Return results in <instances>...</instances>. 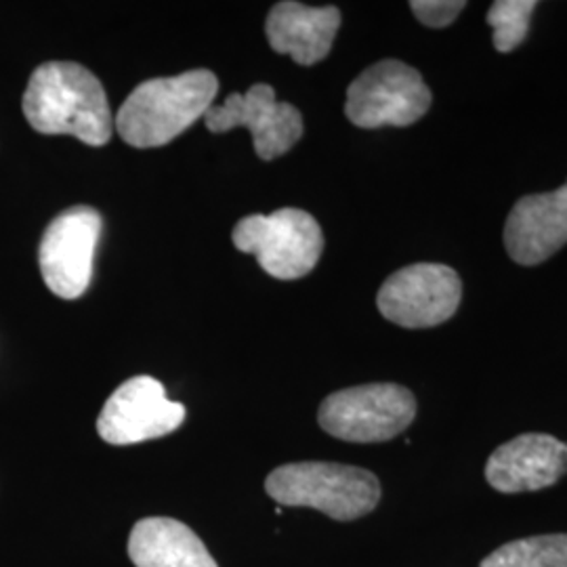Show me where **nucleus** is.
Wrapping results in <instances>:
<instances>
[{
  "label": "nucleus",
  "instance_id": "f257e3e1",
  "mask_svg": "<svg viewBox=\"0 0 567 567\" xmlns=\"http://www.w3.org/2000/svg\"><path fill=\"white\" fill-rule=\"evenodd\" d=\"M23 116L42 135H72L102 147L114 122L100 79L74 61L42 63L23 93Z\"/></svg>",
  "mask_w": 567,
  "mask_h": 567
},
{
  "label": "nucleus",
  "instance_id": "f03ea898",
  "mask_svg": "<svg viewBox=\"0 0 567 567\" xmlns=\"http://www.w3.org/2000/svg\"><path fill=\"white\" fill-rule=\"evenodd\" d=\"M217 91L219 81L210 70L142 82L118 110V135L140 150L163 147L203 118Z\"/></svg>",
  "mask_w": 567,
  "mask_h": 567
},
{
  "label": "nucleus",
  "instance_id": "7ed1b4c3",
  "mask_svg": "<svg viewBox=\"0 0 567 567\" xmlns=\"http://www.w3.org/2000/svg\"><path fill=\"white\" fill-rule=\"evenodd\" d=\"M265 492L284 507H311L337 522L372 513L381 501L379 477L339 463H290L269 473Z\"/></svg>",
  "mask_w": 567,
  "mask_h": 567
},
{
  "label": "nucleus",
  "instance_id": "20e7f679",
  "mask_svg": "<svg viewBox=\"0 0 567 567\" xmlns=\"http://www.w3.org/2000/svg\"><path fill=\"white\" fill-rule=\"evenodd\" d=\"M234 246L255 255L261 269L278 280H299L322 257L324 234L301 208H280L271 215H250L234 227Z\"/></svg>",
  "mask_w": 567,
  "mask_h": 567
},
{
  "label": "nucleus",
  "instance_id": "39448f33",
  "mask_svg": "<svg viewBox=\"0 0 567 567\" xmlns=\"http://www.w3.org/2000/svg\"><path fill=\"white\" fill-rule=\"evenodd\" d=\"M416 416V398L395 383L351 386L328 395L318 421L328 435L351 444H379L398 437Z\"/></svg>",
  "mask_w": 567,
  "mask_h": 567
},
{
  "label": "nucleus",
  "instance_id": "423d86ee",
  "mask_svg": "<svg viewBox=\"0 0 567 567\" xmlns=\"http://www.w3.org/2000/svg\"><path fill=\"white\" fill-rule=\"evenodd\" d=\"M431 102L419 70L404 61L383 60L349 84L344 114L360 128L410 126L425 116Z\"/></svg>",
  "mask_w": 567,
  "mask_h": 567
},
{
  "label": "nucleus",
  "instance_id": "0eeeda50",
  "mask_svg": "<svg viewBox=\"0 0 567 567\" xmlns=\"http://www.w3.org/2000/svg\"><path fill=\"white\" fill-rule=\"evenodd\" d=\"M102 227V215L91 206H72L47 227L39 265L44 284L60 299L70 301L86 292Z\"/></svg>",
  "mask_w": 567,
  "mask_h": 567
},
{
  "label": "nucleus",
  "instance_id": "6e6552de",
  "mask_svg": "<svg viewBox=\"0 0 567 567\" xmlns=\"http://www.w3.org/2000/svg\"><path fill=\"white\" fill-rule=\"evenodd\" d=\"M463 299L458 274L440 264L408 265L386 278L377 295L379 311L402 328L444 324Z\"/></svg>",
  "mask_w": 567,
  "mask_h": 567
},
{
  "label": "nucleus",
  "instance_id": "1a4fd4ad",
  "mask_svg": "<svg viewBox=\"0 0 567 567\" xmlns=\"http://www.w3.org/2000/svg\"><path fill=\"white\" fill-rule=\"evenodd\" d=\"M204 122L210 133L248 128L261 161L284 156L303 137L301 112L290 103L278 102L276 91L264 82L252 84L244 95L231 93L221 105H213L204 114Z\"/></svg>",
  "mask_w": 567,
  "mask_h": 567
},
{
  "label": "nucleus",
  "instance_id": "9d476101",
  "mask_svg": "<svg viewBox=\"0 0 567 567\" xmlns=\"http://www.w3.org/2000/svg\"><path fill=\"white\" fill-rule=\"evenodd\" d=\"M185 408L166 398L163 383L152 377H135L122 383L103 405L97 431L112 446H133L177 431Z\"/></svg>",
  "mask_w": 567,
  "mask_h": 567
},
{
  "label": "nucleus",
  "instance_id": "9b49d317",
  "mask_svg": "<svg viewBox=\"0 0 567 567\" xmlns=\"http://www.w3.org/2000/svg\"><path fill=\"white\" fill-rule=\"evenodd\" d=\"M567 473V444L547 433H524L496 447L487 458L486 480L503 494L555 486Z\"/></svg>",
  "mask_w": 567,
  "mask_h": 567
},
{
  "label": "nucleus",
  "instance_id": "f8f14e48",
  "mask_svg": "<svg viewBox=\"0 0 567 567\" xmlns=\"http://www.w3.org/2000/svg\"><path fill=\"white\" fill-rule=\"evenodd\" d=\"M567 244V182L548 194H532L513 206L505 225L508 257L540 265Z\"/></svg>",
  "mask_w": 567,
  "mask_h": 567
},
{
  "label": "nucleus",
  "instance_id": "ddd939ff",
  "mask_svg": "<svg viewBox=\"0 0 567 567\" xmlns=\"http://www.w3.org/2000/svg\"><path fill=\"white\" fill-rule=\"evenodd\" d=\"M341 25L337 7H307L301 2H278L265 21V34L271 49L290 55L301 65L324 60Z\"/></svg>",
  "mask_w": 567,
  "mask_h": 567
},
{
  "label": "nucleus",
  "instance_id": "4468645a",
  "mask_svg": "<svg viewBox=\"0 0 567 567\" xmlns=\"http://www.w3.org/2000/svg\"><path fill=\"white\" fill-rule=\"evenodd\" d=\"M128 557L135 567H217L198 534L171 517L137 522L128 538Z\"/></svg>",
  "mask_w": 567,
  "mask_h": 567
},
{
  "label": "nucleus",
  "instance_id": "2eb2a0df",
  "mask_svg": "<svg viewBox=\"0 0 567 567\" xmlns=\"http://www.w3.org/2000/svg\"><path fill=\"white\" fill-rule=\"evenodd\" d=\"M480 567H567V534L513 540L489 553Z\"/></svg>",
  "mask_w": 567,
  "mask_h": 567
},
{
  "label": "nucleus",
  "instance_id": "dca6fc26",
  "mask_svg": "<svg viewBox=\"0 0 567 567\" xmlns=\"http://www.w3.org/2000/svg\"><path fill=\"white\" fill-rule=\"evenodd\" d=\"M536 4V0H498L489 7L487 23L494 30V49L498 53H511L526 41Z\"/></svg>",
  "mask_w": 567,
  "mask_h": 567
},
{
  "label": "nucleus",
  "instance_id": "f3484780",
  "mask_svg": "<svg viewBox=\"0 0 567 567\" xmlns=\"http://www.w3.org/2000/svg\"><path fill=\"white\" fill-rule=\"evenodd\" d=\"M416 20L429 28H446L465 9L463 0H414L410 2Z\"/></svg>",
  "mask_w": 567,
  "mask_h": 567
}]
</instances>
